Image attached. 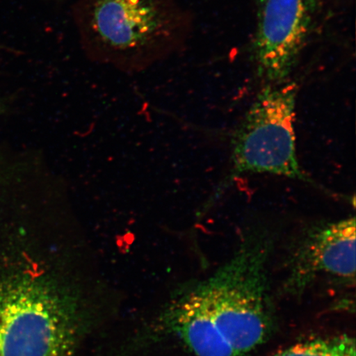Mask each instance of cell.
Returning <instances> with one entry per match:
<instances>
[{
	"mask_svg": "<svg viewBox=\"0 0 356 356\" xmlns=\"http://www.w3.org/2000/svg\"><path fill=\"white\" fill-rule=\"evenodd\" d=\"M76 305L50 280L15 277L0 286V356H73Z\"/></svg>",
	"mask_w": 356,
	"mask_h": 356,
	"instance_id": "obj_4",
	"label": "cell"
},
{
	"mask_svg": "<svg viewBox=\"0 0 356 356\" xmlns=\"http://www.w3.org/2000/svg\"><path fill=\"white\" fill-rule=\"evenodd\" d=\"M355 218L311 222L293 238L289 264L298 284L323 275L341 282H355Z\"/></svg>",
	"mask_w": 356,
	"mask_h": 356,
	"instance_id": "obj_6",
	"label": "cell"
},
{
	"mask_svg": "<svg viewBox=\"0 0 356 356\" xmlns=\"http://www.w3.org/2000/svg\"><path fill=\"white\" fill-rule=\"evenodd\" d=\"M73 17L89 59L126 73L165 60L188 33L177 0H77Z\"/></svg>",
	"mask_w": 356,
	"mask_h": 356,
	"instance_id": "obj_2",
	"label": "cell"
},
{
	"mask_svg": "<svg viewBox=\"0 0 356 356\" xmlns=\"http://www.w3.org/2000/svg\"><path fill=\"white\" fill-rule=\"evenodd\" d=\"M298 93L299 86L291 79L262 88L234 134L230 169L204 204L202 216L244 175L269 173L315 185L297 158Z\"/></svg>",
	"mask_w": 356,
	"mask_h": 356,
	"instance_id": "obj_3",
	"label": "cell"
},
{
	"mask_svg": "<svg viewBox=\"0 0 356 356\" xmlns=\"http://www.w3.org/2000/svg\"><path fill=\"white\" fill-rule=\"evenodd\" d=\"M273 244L264 226L245 230L234 257L168 309V332L194 356H246L264 343L273 323L266 267Z\"/></svg>",
	"mask_w": 356,
	"mask_h": 356,
	"instance_id": "obj_1",
	"label": "cell"
},
{
	"mask_svg": "<svg viewBox=\"0 0 356 356\" xmlns=\"http://www.w3.org/2000/svg\"><path fill=\"white\" fill-rule=\"evenodd\" d=\"M270 356H356L353 337L337 335L298 342Z\"/></svg>",
	"mask_w": 356,
	"mask_h": 356,
	"instance_id": "obj_7",
	"label": "cell"
},
{
	"mask_svg": "<svg viewBox=\"0 0 356 356\" xmlns=\"http://www.w3.org/2000/svg\"><path fill=\"white\" fill-rule=\"evenodd\" d=\"M252 54L257 77L283 83L301 60L323 10V0H256Z\"/></svg>",
	"mask_w": 356,
	"mask_h": 356,
	"instance_id": "obj_5",
	"label": "cell"
}]
</instances>
